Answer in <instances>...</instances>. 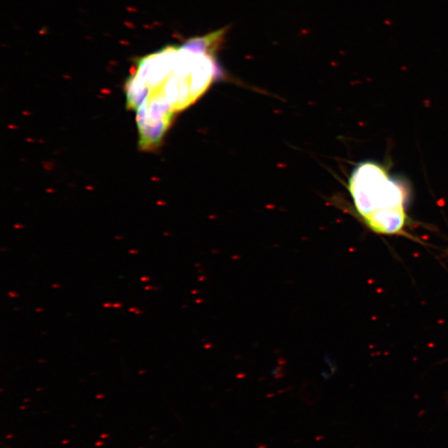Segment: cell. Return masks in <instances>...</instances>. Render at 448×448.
I'll list each match as a JSON object with an SVG mask.
<instances>
[{"mask_svg": "<svg viewBox=\"0 0 448 448\" xmlns=\"http://www.w3.org/2000/svg\"><path fill=\"white\" fill-rule=\"evenodd\" d=\"M9 296H11V297H18V294L14 293V292H13V291L9 292Z\"/></svg>", "mask_w": 448, "mask_h": 448, "instance_id": "8992f818", "label": "cell"}, {"mask_svg": "<svg viewBox=\"0 0 448 448\" xmlns=\"http://www.w3.org/2000/svg\"><path fill=\"white\" fill-rule=\"evenodd\" d=\"M60 286H61V285H60V284L52 285L53 289H58V287H60Z\"/></svg>", "mask_w": 448, "mask_h": 448, "instance_id": "9c48e42d", "label": "cell"}, {"mask_svg": "<svg viewBox=\"0 0 448 448\" xmlns=\"http://www.w3.org/2000/svg\"><path fill=\"white\" fill-rule=\"evenodd\" d=\"M43 310L42 308L40 309H37L36 311H43Z\"/></svg>", "mask_w": 448, "mask_h": 448, "instance_id": "30bf717a", "label": "cell"}, {"mask_svg": "<svg viewBox=\"0 0 448 448\" xmlns=\"http://www.w3.org/2000/svg\"><path fill=\"white\" fill-rule=\"evenodd\" d=\"M349 191L355 208L362 218L381 209L404 208L405 191L383 167L364 162L354 169L349 179Z\"/></svg>", "mask_w": 448, "mask_h": 448, "instance_id": "7a4b0ae2", "label": "cell"}, {"mask_svg": "<svg viewBox=\"0 0 448 448\" xmlns=\"http://www.w3.org/2000/svg\"><path fill=\"white\" fill-rule=\"evenodd\" d=\"M374 232L382 235H396L405 225L406 214L404 208L381 209L364 218Z\"/></svg>", "mask_w": 448, "mask_h": 448, "instance_id": "3957f363", "label": "cell"}, {"mask_svg": "<svg viewBox=\"0 0 448 448\" xmlns=\"http://www.w3.org/2000/svg\"><path fill=\"white\" fill-rule=\"evenodd\" d=\"M221 33L180 47L169 46L136 63L125 84L126 107L135 112L139 147L152 152L162 143L174 116L186 109L215 76L212 51Z\"/></svg>", "mask_w": 448, "mask_h": 448, "instance_id": "6da1fadb", "label": "cell"}, {"mask_svg": "<svg viewBox=\"0 0 448 448\" xmlns=\"http://www.w3.org/2000/svg\"><path fill=\"white\" fill-rule=\"evenodd\" d=\"M150 280V277L148 276H142L140 279L141 281H148Z\"/></svg>", "mask_w": 448, "mask_h": 448, "instance_id": "5b68a950", "label": "cell"}, {"mask_svg": "<svg viewBox=\"0 0 448 448\" xmlns=\"http://www.w3.org/2000/svg\"><path fill=\"white\" fill-rule=\"evenodd\" d=\"M103 306L104 308H113V304L107 303H105Z\"/></svg>", "mask_w": 448, "mask_h": 448, "instance_id": "277c9868", "label": "cell"}, {"mask_svg": "<svg viewBox=\"0 0 448 448\" xmlns=\"http://www.w3.org/2000/svg\"><path fill=\"white\" fill-rule=\"evenodd\" d=\"M121 306H121V303H115V304H113V308H121Z\"/></svg>", "mask_w": 448, "mask_h": 448, "instance_id": "52a82bcc", "label": "cell"}, {"mask_svg": "<svg viewBox=\"0 0 448 448\" xmlns=\"http://www.w3.org/2000/svg\"><path fill=\"white\" fill-rule=\"evenodd\" d=\"M138 310V309H136V308H130V309H129V311H130V313H135V311H136V310Z\"/></svg>", "mask_w": 448, "mask_h": 448, "instance_id": "ba28073f", "label": "cell"}]
</instances>
